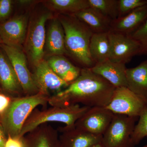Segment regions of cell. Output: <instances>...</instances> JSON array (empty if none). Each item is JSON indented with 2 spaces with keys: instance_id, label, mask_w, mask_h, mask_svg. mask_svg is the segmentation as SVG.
<instances>
[{
  "instance_id": "1",
  "label": "cell",
  "mask_w": 147,
  "mask_h": 147,
  "mask_svg": "<svg viewBox=\"0 0 147 147\" xmlns=\"http://www.w3.org/2000/svg\"><path fill=\"white\" fill-rule=\"evenodd\" d=\"M116 88L91 68H82L79 77L68 86L51 96V106H64L82 103L87 107H106Z\"/></svg>"
},
{
  "instance_id": "2",
  "label": "cell",
  "mask_w": 147,
  "mask_h": 147,
  "mask_svg": "<svg viewBox=\"0 0 147 147\" xmlns=\"http://www.w3.org/2000/svg\"><path fill=\"white\" fill-rule=\"evenodd\" d=\"M65 33L67 54L83 66L92 68L95 64L90 56V41L93 32L86 24L72 14H61L59 18Z\"/></svg>"
},
{
  "instance_id": "3",
  "label": "cell",
  "mask_w": 147,
  "mask_h": 147,
  "mask_svg": "<svg viewBox=\"0 0 147 147\" xmlns=\"http://www.w3.org/2000/svg\"><path fill=\"white\" fill-rule=\"evenodd\" d=\"M50 97L38 92L13 99L0 117V124L6 136L19 137L23 125L29 116L37 106L48 103Z\"/></svg>"
},
{
  "instance_id": "4",
  "label": "cell",
  "mask_w": 147,
  "mask_h": 147,
  "mask_svg": "<svg viewBox=\"0 0 147 147\" xmlns=\"http://www.w3.org/2000/svg\"><path fill=\"white\" fill-rule=\"evenodd\" d=\"M52 107L42 111L34 110L24 123L19 137H24L40 125L48 122L61 123L65 126H73L90 108L79 104Z\"/></svg>"
},
{
  "instance_id": "5",
  "label": "cell",
  "mask_w": 147,
  "mask_h": 147,
  "mask_svg": "<svg viewBox=\"0 0 147 147\" xmlns=\"http://www.w3.org/2000/svg\"><path fill=\"white\" fill-rule=\"evenodd\" d=\"M52 17L51 12L44 11L32 17L29 22L25 50L27 59L34 66L43 59L46 38L45 24Z\"/></svg>"
},
{
  "instance_id": "6",
  "label": "cell",
  "mask_w": 147,
  "mask_h": 147,
  "mask_svg": "<svg viewBox=\"0 0 147 147\" xmlns=\"http://www.w3.org/2000/svg\"><path fill=\"white\" fill-rule=\"evenodd\" d=\"M139 117L114 114L110 125L102 134L105 147H134L131 136Z\"/></svg>"
},
{
  "instance_id": "7",
  "label": "cell",
  "mask_w": 147,
  "mask_h": 147,
  "mask_svg": "<svg viewBox=\"0 0 147 147\" xmlns=\"http://www.w3.org/2000/svg\"><path fill=\"white\" fill-rule=\"evenodd\" d=\"M105 108L115 114L139 117L147 108V104L127 87H119L116 88L110 103Z\"/></svg>"
},
{
  "instance_id": "8",
  "label": "cell",
  "mask_w": 147,
  "mask_h": 147,
  "mask_svg": "<svg viewBox=\"0 0 147 147\" xmlns=\"http://www.w3.org/2000/svg\"><path fill=\"white\" fill-rule=\"evenodd\" d=\"M1 47L10 60L24 93L26 96L38 93V90L28 67L27 57L24 52L19 47H10L3 44Z\"/></svg>"
},
{
  "instance_id": "9",
  "label": "cell",
  "mask_w": 147,
  "mask_h": 147,
  "mask_svg": "<svg viewBox=\"0 0 147 147\" xmlns=\"http://www.w3.org/2000/svg\"><path fill=\"white\" fill-rule=\"evenodd\" d=\"M110 42V60L114 62L126 64L134 56L139 55L141 46L133 38L121 34L108 32Z\"/></svg>"
},
{
  "instance_id": "10",
  "label": "cell",
  "mask_w": 147,
  "mask_h": 147,
  "mask_svg": "<svg viewBox=\"0 0 147 147\" xmlns=\"http://www.w3.org/2000/svg\"><path fill=\"white\" fill-rule=\"evenodd\" d=\"M32 74L38 92L48 96H51V92H55L56 94L69 85L55 73L45 60L34 66Z\"/></svg>"
},
{
  "instance_id": "11",
  "label": "cell",
  "mask_w": 147,
  "mask_h": 147,
  "mask_svg": "<svg viewBox=\"0 0 147 147\" xmlns=\"http://www.w3.org/2000/svg\"><path fill=\"white\" fill-rule=\"evenodd\" d=\"M29 22V14L24 13L0 23V38L2 44L20 48L26 40Z\"/></svg>"
},
{
  "instance_id": "12",
  "label": "cell",
  "mask_w": 147,
  "mask_h": 147,
  "mask_svg": "<svg viewBox=\"0 0 147 147\" xmlns=\"http://www.w3.org/2000/svg\"><path fill=\"white\" fill-rule=\"evenodd\" d=\"M114 116V113L105 107H92L77 121L75 125L91 134L102 136Z\"/></svg>"
},
{
  "instance_id": "13",
  "label": "cell",
  "mask_w": 147,
  "mask_h": 147,
  "mask_svg": "<svg viewBox=\"0 0 147 147\" xmlns=\"http://www.w3.org/2000/svg\"><path fill=\"white\" fill-rule=\"evenodd\" d=\"M59 136L61 147H91L101 142L102 136L91 134L88 131L73 126L60 127Z\"/></svg>"
},
{
  "instance_id": "14",
  "label": "cell",
  "mask_w": 147,
  "mask_h": 147,
  "mask_svg": "<svg viewBox=\"0 0 147 147\" xmlns=\"http://www.w3.org/2000/svg\"><path fill=\"white\" fill-rule=\"evenodd\" d=\"M25 147H61L57 129L43 124L24 137Z\"/></svg>"
},
{
  "instance_id": "15",
  "label": "cell",
  "mask_w": 147,
  "mask_h": 147,
  "mask_svg": "<svg viewBox=\"0 0 147 147\" xmlns=\"http://www.w3.org/2000/svg\"><path fill=\"white\" fill-rule=\"evenodd\" d=\"M147 19V5L138 7L126 16L113 21L110 32L129 36Z\"/></svg>"
},
{
  "instance_id": "16",
  "label": "cell",
  "mask_w": 147,
  "mask_h": 147,
  "mask_svg": "<svg viewBox=\"0 0 147 147\" xmlns=\"http://www.w3.org/2000/svg\"><path fill=\"white\" fill-rule=\"evenodd\" d=\"M126 69L125 64L114 62L108 59L96 64L91 69L117 88L127 86Z\"/></svg>"
},
{
  "instance_id": "17",
  "label": "cell",
  "mask_w": 147,
  "mask_h": 147,
  "mask_svg": "<svg viewBox=\"0 0 147 147\" xmlns=\"http://www.w3.org/2000/svg\"><path fill=\"white\" fill-rule=\"evenodd\" d=\"M45 47L50 56L67 54L64 31L59 18H52L50 22L46 34Z\"/></svg>"
},
{
  "instance_id": "18",
  "label": "cell",
  "mask_w": 147,
  "mask_h": 147,
  "mask_svg": "<svg viewBox=\"0 0 147 147\" xmlns=\"http://www.w3.org/2000/svg\"><path fill=\"white\" fill-rule=\"evenodd\" d=\"M127 88L147 104V60L136 67L127 68Z\"/></svg>"
},
{
  "instance_id": "19",
  "label": "cell",
  "mask_w": 147,
  "mask_h": 147,
  "mask_svg": "<svg viewBox=\"0 0 147 147\" xmlns=\"http://www.w3.org/2000/svg\"><path fill=\"white\" fill-rule=\"evenodd\" d=\"M89 28L93 33L110 32L113 21L93 7H88L72 14Z\"/></svg>"
},
{
  "instance_id": "20",
  "label": "cell",
  "mask_w": 147,
  "mask_h": 147,
  "mask_svg": "<svg viewBox=\"0 0 147 147\" xmlns=\"http://www.w3.org/2000/svg\"><path fill=\"white\" fill-rule=\"evenodd\" d=\"M0 85L6 92L19 94L23 91L10 60L0 47Z\"/></svg>"
},
{
  "instance_id": "21",
  "label": "cell",
  "mask_w": 147,
  "mask_h": 147,
  "mask_svg": "<svg viewBox=\"0 0 147 147\" xmlns=\"http://www.w3.org/2000/svg\"><path fill=\"white\" fill-rule=\"evenodd\" d=\"M46 61L55 73L68 84L77 79L81 73L82 69L74 65L63 55L50 56Z\"/></svg>"
},
{
  "instance_id": "22",
  "label": "cell",
  "mask_w": 147,
  "mask_h": 147,
  "mask_svg": "<svg viewBox=\"0 0 147 147\" xmlns=\"http://www.w3.org/2000/svg\"><path fill=\"white\" fill-rule=\"evenodd\" d=\"M110 50L108 32L93 34L90 41L89 53L95 65L109 59Z\"/></svg>"
},
{
  "instance_id": "23",
  "label": "cell",
  "mask_w": 147,
  "mask_h": 147,
  "mask_svg": "<svg viewBox=\"0 0 147 147\" xmlns=\"http://www.w3.org/2000/svg\"><path fill=\"white\" fill-rule=\"evenodd\" d=\"M48 5L63 14H74L90 6L88 0H50Z\"/></svg>"
},
{
  "instance_id": "24",
  "label": "cell",
  "mask_w": 147,
  "mask_h": 147,
  "mask_svg": "<svg viewBox=\"0 0 147 147\" xmlns=\"http://www.w3.org/2000/svg\"><path fill=\"white\" fill-rule=\"evenodd\" d=\"M90 7L115 21L119 17V0H88Z\"/></svg>"
},
{
  "instance_id": "25",
  "label": "cell",
  "mask_w": 147,
  "mask_h": 147,
  "mask_svg": "<svg viewBox=\"0 0 147 147\" xmlns=\"http://www.w3.org/2000/svg\"><path fill=\"white\" fill-rule=\"evenodd\" d=\"M147 137V108L139 116L138 123L135 125L131 136V142L134 146Z\"/></svg>"
},
{
  "instance_id": "26",
  "label": "cell",
  "mask_w": 147,
  "mask_h": 147,
  "mask_svg": "<svg viewBox=\"0 0 147 147\" xmlns=\"http://www.w3.org/2000/svg\"><path fill=\"white\" fill-rule=\"evenodd\" d=\"M146 5L147 0H119L118 18L126 16L136 9Z\"/></svg>"
},
{
  "instance_id": "27",
  "label": "cell",
  "mask_w": 147,
  "mask_h": 147,
  "mask_svg": "<svg viewBox=\"0 0 147 147\" xmlns=\"http://www.w3.org/2000/svg\"><path fill=\"white\" fill-rule=\"evenodd\" d=\"M128 36L139 43L141 46L139 55L147 54V19L139 28Z\"/></svg>"
},
{
  "instance_id": "28",
  "label": "cell",
  "mask_w": 147,
  "mask_h": 147,
  "mask_svg": "<svg viewBox=\"0 0 147 147\" xmlns=\"http://www.w3.org/2000/svg\"><path fill=\"white\" fill-rule=\"evenodd\" d=\"M12 1L0 0V23L6 21L11 13Z\"/></svg>"
},
{
  "instance_id": "29",
  "label": "cell",
  "mask_w": 147,
  "mask_h": 147,
  "mask_svg": "<svg viewBox=\"0 0 147 147\" xmlns=\"http://www.w3.org/2000/svg\"><path fill=\"white\" fill-rule=\"evenodd\" d=\"M5 147H25L24 137L13 138L7 136Z\"/></svg>"
},
{
  "instance_id": "30",
  "label": "cell",
  "mask_w": 147,
  "mask_h": 147,
  "mask_svg": "<svg viewBox=\"0 0 147 147\" xmlns=\"http://www.w3.org/2000/svg\"><path fill=\"white\" fill-rule=\"evenodd\" d=\"M12 100L9 96L0 93V117L8 108Z\"/></svg>"
},
{
  "instance_id": "31",
  "label": "cell",
  "mask_w": 147,
  "mask_h": 147,
  "mask_svg": "<svg viewBox=\"0 0 147 147\" xmlns=\"http://www.w3.org/2000/svg\"><path fill=\"white\" fill-rule=\"evenodd\" d=\"M7 136L4 131L1 125L0 124V147H5Z\"/></svg>"
},
{
  "instance_id": "32",
  "label": "cell",
  "mask_w": 147,
  "mask_h": 147,
  "mask_svg": "<svg viewBox=\"0 0 147 147\" xmlns=\"http://www.w3.org/2000/svg\"><path fill=\"white\" fill-rule=\"evenodd\" d=\"M91 147H105L104 146V145H103V144H102V142H100L99 143H97V144H96L93 146H92Z\"/></svg>"
},
{
  "instance_id": "33",
  "label": "cell",
  "mask_w": 147,
  "mask_h": 147,
  "mask_svg": "<svg viewBox=\"0 0 147 147\" xmlns=\"http://www.w3.org/2000/svg\"><path fill=\"white\" fill-rule=\"evenodd\" d=\"M2 44V42L1 40V38H0V47H1V45Z\"/></svg>"
},
{
  "instance_id": "34",
  "label": "cell",
  "mask_w": 147,
  "mask_h": 147,
  "mask_svg": "<svg viewBox=\"0 0 147 147\" xmlns=\"http://www.w3.org/2000/svg\"><path fill=\"white\" fill-rule=\"evenodd\" d=\"M1 93V88H0V93Z\"/></svg>"
},
{
  "instance_id": "35",
  "label": "cell",
  "mask_w": 147,
  "mask_h": 147,
  "mask_svg": "<svg viewBox=\"0 0 147 147\" xmlns=\"http://www.w3.org/2000/svg\"><path fill=\"white\" fill-rule=\"evenodd\" d=\"M142 147H147V145H146V146H144Z\"/></svg>"
}]
</instances>
